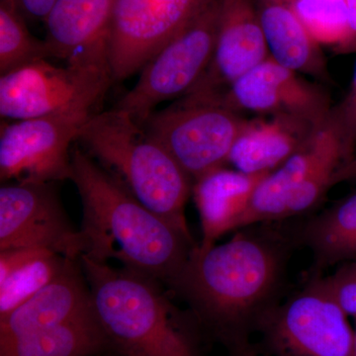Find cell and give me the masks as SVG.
I'll return each mask as SVG.
<instances>
[{"mask_svg":"<svg viewBox=\"0 0 356 356\" xmlns=\"http://www.w3.org/2000/svg\"><path fill=\"white\" fill-rule=\"evenodd\" d=\"M91 308L116 356H205L204 334L191 315L170 299V290L146 274L79 257Z\"/></svg>","mask_w":356,"mask_h":356,"instance_id":"obj_3","label":"cell"},{"mask_svg":"<svg viewBox=\"0 0 356 356\" xmlns=\"http://www.w3.org/2000/svg\"><path fill=\"white\" fill-rule=\"evenodd\" d=\"M70 259H74L44 250L0 281V318L22 305L55 280Z\"/></svg>","mask_w":356,"mask_h":356,"instance_id":"obj_23","label":"cell"},{"mask_svg":"<svg viewBox=\"0 0 356 356\" xmlns=\"http://www.w3.org/2000/svg\"><path fill=\"white\" fill-rule=\"evenodd\" d=\"M229 356H266V355H261V353H257V351L255 350L254 348V350L245 351V353H238V355H229Z\"/></svg>","mask_w":356,"mask_h":356,"instance_id":"obj_30","label":"cell"},{"mask_svg":"<svg viewBox=\"0 0 356 356\" xmlns=\"http://www.w3.org/2000/svg\"><path fill=\"white\" fill-rule=\"evenodd\" d=\"M248 119L232 110L180 98L143 124L192 181L224 168Z\"/></svg>","mask_w":356,"mask_h":356,"instance_id":"obj_8","label":"cell"},{"mask_svg":"<svg viewBox=\"0 0 356 356\" xmlns=\"http://www.w3.org/2000/svg\"><path fill=\"white\" fill-rule=\"evenodd\" d=\"M115 0H58L47 17L51 58L69 60L77 51L106 44Z\"/></svg>","mask_w":356,"mask_h":356,"instance_id":"obj_19","label":"cell"},{"mask_svg":"<svg viewBox=\"0 0 356 356\" xmlns=\"http://www.w3.org/2000/svg\"><path fill=\"white\" fill-rule=\"evenodd\" d=\"M270 56L301 74L329 81L322 46L300 18L296 0H254Z\"/></svg>","mask_w":356,"mask_h":356,"instance_id":"obj_18","label":"cell"},{"mask_svg":"<svg viewBox=\"0 0 356 356\" xmlns=\"http://www.w3.org/2000/svg\"><path fill=\"white\" fill-rule=\"evenodd\" d=\"M236 113L289 116L322 126L332 108L329 93L269 56L228 88L203 96H184Z\"/></svg>","mask_w":356,"mask_h":356,"instance_id":"obj_10","label":"cell"},{"mask_svg":"<svg viewBox=\"0 0 356 356\" xmlns=\"http://www.w3.org/2000/svg\"><path fill=\"white\" fill-rule=\"evenodd\" d=\"M77 142L147 209L192 238L185 205L193 181L130 114L114 108L91 115Z\"/></svg>","mask_w":356,"mask_h":356,"instance_id":"obj_4","label":"cell"},{"mask_svg":"<svg viewBox=\"0 0 356 356\" xmlns=\"http://www.w3.org/2000/svg\"><path fill=\"white\" fill-rule=\"evenodd\" d=\"M339 149H343L348 158H353L341 135L327 118L305 146L261 180L241 220L238 229L252 225L283 221L288 203L311 172L327 156Z\"/></svg>","mask_w":356,"mask_h":356,"instance_id":"obj_14","label":"cell"},{"mask_svg":"<svg viewBox=\"0 0 356 356\" xmlns=\"http://www.w3.org/2000/svg\"><path fill=\"white\" fill-rule=\"evenodd\" d=\"M19 248L74 259L83 254V234L70 222L55 184L16 182L0 188V250Z\"/></svg>","mask_w":356,"mask_h":356,"instance_id":"obj_12","label":"cell"},{"mask_svg":"<svg viewBox=\"0 0 356 356\" xmlns=\"http://www.w3.org/2000/svg\"><path fill=\"white\" fill-rule=\"evenodd\" d=\"M295 238L310 250L314 276L356 259V192L308 220Z\"/></svg>","mask_w":356,"mask_h":356,"instance_id":"obj_21","label":"cell"},{"mask_svg":"<svg viewBox=\"0 0 356 356\" xmlns=\"http://www.w3.org/2000/svg\"><path fill=\"white\" fill-rule=\"evenodd\" d=\"M58 0H17L23 14L33 19L46 21Z\"/></svg>","mask_w":356,"mask_h":356,"instance_id":"obj_26","label":"cell"},{"mask_svg":"<svg viewBox=\"0 0 356 356\" xmlns=\"http://www.w3.org/2000/svg\"><path fill=\"white\" fill-rule=\"evenodd\" d=\"M267 175H250L224 166L194 182L192 194L202 228L199 245L212 247L221 236L238 231L255 189Z\"/></svg>","mask_w":356,"mask_h":356,"instance_id":"obj_16","label":"cell"},{"mask_svg":"<svg viewBox=\"0 0 356 356\" xmlns=\"http://www.w3.org/2000/svg\"><path fill=\"white\" fill-rule=\"evenodd\" d=\"M238 232L228 242L196 245L168 288L186 303L204 337L229 355L254 350L252 337L280 303L295 236L276 229Z\"/></svg>","mask_w":356,"mask_h":356,"instance_id":"obj_1","label":"cell"},{"mask_svg":"<svg viewBox=\"0 0 356 356\" xmlns=\"http://www.w3.org/2000/svg\"><path fill=\"white\" fill-rule=\"evenodd\" d=\"M329 120L341 135L351 156L356 145V65L350 91L343 102L332 106Z\"/></svg>","mask_w":356,"mask_h":356,"instance_id":"obj_25","label":"cell"},{"mask_svg":"<svg viewBox=\"0 0 356 356\" xmlns=\"http://www.w3.org/2000/svg\"><path fill=\"white\" fill-rule=\"evenodd\" d=\"M222 0L207 4L142 69L138 83L117 103L143 125L166 100L184 97L209 67L216 47Z\"/></svg>","mask_w":356,"mask_h":356,"instance_id":"obj_6","label":"cell"},{"mask_svg":"<svg viewBox=\"0 0 356 356\" xmlns=\"http://www.w3.org/2000/svg\"><path fill=\"white\" fill-rule=\"evenodd\" d=\"M67 67L36 60L0 76V115L14 121L90 111L113 83L107 44L77 51Z\"/></svg>","mask_w":356,"mask_h":356,"instance_id":"obj_5","label":"cell"},{"mask_svg":"<svg viewBox=\"0 0 356 356\" xmlns=\"http://www.w3.org/2000/svg\"><path fill=\"white\" fill-rule=\"evenodd\" d=\"M320 127L289 116L248 119L232 149L229 163L250 175L273 172L305 146Z\"/></svg>","mask_w":356,"mask_h":356,"instance_id":"obj_17","label":"cell"},{"mask_svg":"<svg viewBox=\"0 0 356 356\" xmlns=\"http://www.w3.org/2000/svg\"><path fill=\"white\" fill-rule=\"evenodd\" d=\"M356 322V318H355ZM353 356H356V329L355 331V344H353Z\"/></svg>","mask_w":356,"mask_h":356,"instance_id":"obj_31","label":"cell"},{"mask_svg":"<svg viewBox=\"0 0 356 356\" xmlns=\"http://www.w3.org/2000/svg\"><path fill=\"white\" fill-rule=\"evenodd\" d=\"M351 278H353V287L356 293V259L350 261Z\"/></svg>","mask_w":356,"mask_h":356,"instance_id":"obj_29","label":"cell"},{"mask_svg":"<svg viewBox=\"0 0 356 356\" xmlns=\"http://www.w3.org/2000/svg\"><path fill=\"white\" fill-rule=\"evenodd\" d=\"M90 308V291L79 259H70L55 280L0 318V343L64 324Z\"/></svg>","mask_w":356,"mask_h":356,"instance_id":"obj_15","label":"cell"},{"mask_svg":"<svg viewBox=\"0 0 356 356\" xmlns=\"http://www.w3.org/2000/svg\"><path fill=\"white\" fill-rule=\"evenodd\" d=\"M270 56L254 0H222L216 47L209 67L184 96L221 91Z\"/></svg>","mask_w":356,"mask_h":356,"instance_id":"obj_13","label":"cell"},{"mask_svg":"<svg viewBox=\"0 0 356 356\" xmlns=\"http://www.w3.org/2000/svg\"><path fill=\"white\" fill-rule=\"evenodd\" d=\"M108 353L92 308L64 324L0 343V356H102Z\"/></svg>","mask_w":356,"mask_h":356,"instance_id":"obj_20","label":"cell"},{"mask_svg":"<svg viewBox=\"0 0 356 356\" xmlns=\"http://www.w3.org/2000/svg\"><path fill=\"white\" fill-rule=\"evenodd\" d=\"M259 334L266 356H353L355 331L348 316L318 276L274 307Z\"/></svg>","mask_w":356,"mask_h":356,"instance_id":"obj_7","label":"cell"},{"mask_svg":"<svg viewBox=\"0 0 356 356\" xmlns=\"http://www.w3.org/2000/svg\"><path fill=\"white\" fill-rule=\"evenodd\" d=\"M209 0H115L107 57L113 81H122L145 65Z\"/></svg>","mask_w":356,"mask_h":356,"instance_id":"obj_11","label":"cell"},{"mask_svg":"<svg viewBox=\"0 0 356 356\" xmlns=\"http://www.w3.org/2000/svg\"><path fill=\"white\" fill-rule=\"evenodd\" d=\"M102 356H116V355H111V353H107V355H102Z\"/></svg>","mask_w":356,"mask_h":356,"instance_id":"obj_32","label":"cell"},{"mask_svg":"<svg viewBox=\"0 0 356 356\" xmlns=\"http://www.w3.org/2000/svg\"><path fill=\"white\" fill-rule=\"evenodd\" d=\"M93 114L90 111L65 112L2 126L1 182L56 184L70 180V147Z\"/></svg>","mask_w":356,"mask_h":356,"instance_id":"obj_9","label":"cell"},{"mask_svg":"<svg viewBox=\"0 0 356 356\" xmlns=\"http://www.w3.org/2000/svg\"><path fill=\"white\" fill-rule=\"evenodd\" d=\"M350 15V39L346 54L356 51V0H346Z\"/></svg>","mask_w":356,"mask_h":356,"instance_id":"obj_28","label":"cell"},{"mask_svg":"<svg viewBox=\"0 0 356 356\" xmlns=\"http://www.w3.org/2000/svg\"><path fill=\"white\" fill-rule=\"evenodd\" d=\"M17 0H0V74L51 58L46 41L28 30Z\"/></svg>","mask_w":356,"mask_h":356,"instance_id":"obj_22","label":"cell"},{"mask_svg":"<svg viewBox=\"0 0 356 356\" xmlns=\"http://www.w3.org/2000/svg\"><path fill=\"white\" fill-rule=\"evenodd\" d=\"M302 22L317 43L346 54L350 39L346 0H296Z\"/></svg>","mask_w":356,"mask_h":356,"instance_id":"obj_24","label":"cell"},{"mask_svg":"<svg viewBox=\"0 0 356 356\" xmlns=\"http://www.w3.org/2000/svg\"><path fill=\"white\" fill-rule=\"evenodd\" d=\"M81 202L84 252L120 262L168 286L197 243L138 200L81 147L72 151V177Z\"/></svg>","mask_w":356,"mask_h":356,"instance_id":"obj_2","label":"cell"},{"mask_svg":"<svg viewBox=\"0 0 356 356\" xmlns=\"http://www.w3.org/2000/svg\"><path fill=\"white\" fill-rule=\"evenodd\" d=\"M350 181H356V154L339 166L332 177V186Z\"/></svg>","mask_w":356,"mask_h":356,"instance_id":"obj_27","label":"cell"}]
</instances>
